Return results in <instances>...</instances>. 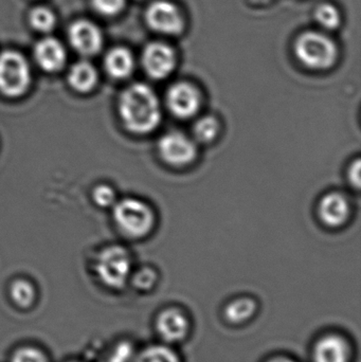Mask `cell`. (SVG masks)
<instances>
[{
	"instance_id": "obj_28",
	"label": "cell",
	"mask_w": 361,
	"mask_h": 362,
	"mask_svg": "<svg viewBox=\"0 0 361 362\" xmlns=\"http://www.w3.org/2000/svg\"><path fill=\"white\" fill-rule=\"evenodd\" d=\"M349 180L352 185L358 189L360 185V160L354 161L349 170Z\"/></svg>"
},
{
	"instance_id": "obj_15",
	"label": "cell",
	"mask_w": 361,
	"mask_h": 362,
	"mask_svg": "<svg viewBox=\"0 0 361 362\" xmlns=\"http://www.w3.org/2000/svg\"><path fill=\"white\" fill-rule=\"evenodd\" d=\"M68 81L72 88L78 93H88L97 84V70L88 62H78L70 69Z\"/></svg>"
},
{
	"instance_id": "obj_11",
	"label": "cell",
	"mask_w": 361,
	"mask_h": 362,
	"mask_svg": "<svg viewBox=\"0 0 361 362\" xmlns=\"http://www.w3.org/2000/svg\"><path fill=\"white\" fill-rule=\"evenodd\" d=\"M351 212L349 200L341 193H329L320 199L318 215L324 225L336 228L348 221Z\"/></svg>"
},
{
	"instance_id": "obj_17",
	"label": "cell",
	"mask_w": 361,
	"mask_h": 362,
	"mask_svg": "<svg viewBox=\"0 0 361 362\" xmlns=\"http://www.w3.org/2000/svg\"><path fill=\"white\" fill-rule=\"evenodd\" d=\"M256 302L250 298H239L230 302L225 310V317L233 325H241L249 320L256 314Z\"/></svg>"
},
{
	"instance_id": "obj_23",
	"label": "cell",
	"mask_w": 361,
	"mask_h": 362,
	"mask_svg": "<svg viewBox=\"0 0 361 362\" xmlns=\"http://www.w3.org/2000/svg\"><path fill=\"white\" fill-rule=\"evenodd\" d=\"M10 362H48V358L38 349L25 346L15 351Z\"/></svg>"
},
{
	"instance_id": "obj_21",
	"label": "cell",
	"mask_w": 361,
	"mask_h": 362,
	"mask_svg": "<svg viewBox=\"0 0 361 362\" xmlns=\"http://www.w3.org/2000/svg\"><path fill=\"white\" fill-rule=\"evenodd\" d=\"M30 21L38 31L48 32L54 27L55 17L48 8H36L31 12Z\"/></svg>"
},
{
	"instance_id": "obj_20",
	"label": "cell",
	"mask_w": 361,
	"mask_h": 362,
	"mask_svg": "<svg viewBox=\"0 0 361 362\" xmlns=\"http://www.w3.org/2000/svg\"><path fill=\"white\" fill-rule=\"evenodd\" d=\"M135 362H180L179 357L165 346H153L135 357Z\"/></svg>"
},
{
	"instance_id": "obj_8",
	"label": "cell",
	"mask_w": 361,
	"mask_h": 362,
	"mask_svg": "<svg viewBox=\"0 0 361 362\" xmlns=\"http://www.w3.org/2000/svg\"><path fill=\"white\" fill-rule=\"evenodd\" d=\"M146 21L155 31L170 35L180 33L184 29V19L177 6L163 0L148 6Z\"/></svg>"
},
{
	"instance_id": "obj_4",
	"label": "cell",
	"mask_w": 361,
	"mask_h": 362,
	"mask_svg": "<svg viewBox=\"0 0 361 362\" xmlns=\"http://www.w3.org/2000/svg\"><path fill=\"white\" fill-rule=\"evenodd\" d=\"M131 272V257L121 246H110L100 253L97 274L108 288L121 289L126 285Z\"/></svg>"
},
{
	"instance_id": "obj_27",
	"label": "cell",
	"mask_w": 361,
	"mask_h": 362,
	"mask_svg": "<svg viewBox=\"0 0 361 362\" xmlns=\"http://www.w3.org/2000/svg\"><path fill=\"white\" fill-rule=\"evenodd\" d=\"M135 357L133 346L129 342H122L110 354L108 362H131Z\"/></svg>"
},
{
	"instance_id": "obj_2",
	"label": "cell",
	"mask_w": 361,
	"mask_h": 362,
	"mask_svg": "<svg viewBox=\"0 0 361 362\" xmlns=\"http://www.w3.org/2000/svg\"><path fill=\"white\" fill-rule=\"evenodd\" d=\"M295 51L303 65L315 70L332 67L337 57L334 42L316 32H307L301 35L297 40Z\"/></svg>"
},
{
	"instance_id": "obj_1",
	"label": "cell",
	"mask_w": 361,
	"mask_h": 362,
	"mask_svg": "<svg viewBox=\"0 0 361 362\" xmlns=\"http://www.w3.org/2000/svg\"><path fill=\"white\" fill-rule=\"evenodd\" d=\"M119 112L123 124L131 133H152L161 122L158 97L148 85L136 83L123 91L119 101Z\"/></svg>"
},
{
	"instance_id": "obj_5",
	"label": "cell",
	"mask_w": 361,
	"mask_h": 362,
	"mask_svg": "<svg viewBox=\"0 0 361 362\" xmlns=\"http://www.w3.org/2000/svg\"><path fill=\"white\" fill-rule=\"evenodd\" d=\"M31 72L23 55L14 51L0 54V91L8 97H20L29 88Z\"/></svg>"
},
{
	"instance_id": "obj_3",
	"label": "cell",
	"mask_w": 361,
	"mask_h": 362,
	"mask_svg": "<svg viewBox=\"0 0 361 362\" xmlns=\"http://www.w3.org/2000/svg\"><path fill=\"white\" fill-rule=\"evenodd\" d=\"M114 217L118 227L131 238L146 235L154 226L152 209L136 198H125L117 202Z\"/></svg>"
},
{
	"instance_id": "obj_10",
	"label": "cell",
	"mask_w": 361,
	"mask_h": 362,
	"mask_svg": "<svg viewBox=\"0 0 361 362\" xmlns=\"http://www.w3.org/2000/svg\"><path fill=\"white\" fill-rule=\"evenodd\" d=\"M70 42L78 52L93 55L99 52L103 44L101 32L93 23L86 21H76L69 32Z\"/></svg>"
},
{
	"instance_id": "obj_7",
	"label": "cell",
	"mask_w": 361,
	"mask_h": 362,
	"mask_svg": "<svg viewBox=\"0 0 361 362\" xmlns=\"http://www.w3.org/2000/svg\"><path fill=\"white\" fill-rule=\"evenodd\" d=\"M201 104V93L189 83H176L167 90V108L177 118H192L199 112Z\"/></svg>"
},
{
	"instance_id": "obj_16",
	"label": "cell",
	"mask_w": 361,
	"mask_h": 362,
	"mask_svg": "<svg viewBox=\"0 0 361 362\" xmlns=\"http://www.w3.org/2000/svg\"><path fill=\"white\" fill-rule=\"evenodd\" d=\"M105 68L114 78H125L134 70V57L127 49H112L105 59Z\"/></svg>"
},
{
	"instance_id": "obj_18",
	"label": "cell",
	"mask_w": 361,
	"mask_h": 362,
	"mask_svg": "<svg viewBox=\"0 0 361 362\" xmlns=\"http://www.w3.org/2000/svg\"><path fill=\"white\" fill-rule=\"evenodd\" d=\"M11 298L20 308H29L35 301V288L25 280H17L11 286Z\"/></svg>"
},
{
	"instance_id": "obj_29",
	"label": "cell",
	"mask_w": 361,
	"mask_h": 362,
	"mask_svg": "<svg viewBox=\"0 0 361 362\" xmlns=\"http://www.w3.org/2000/svg\"><path fill=\"white\" fill-rule=\"evenodd\" d=\"M268 362H295L292 361V359L286 358V357H277V358L271 359V361Z\"/></svg>"
},
{
	"instance_id": "obj_13",
	"label": "cell",
	"mask_w": 361,
	"mask_h": 362,
	"mask_svg": "<svg viewBox=\"0 0 361 362\" xmlns=\"http://www.w3.org/2000/svg\"><path fill=\"white\" fill-rule=\"evenodd\" d=\"M350 346L341 336L321 338L314 349L315 362H349Z\"/></svg>"
},
{
	"instance_id": "obj_6",
	"label": "cell",
	"mask_w": 361,
	"mask_h": 362,
	"mask_svg": "<svg viewBox=\"0 0 361 362\" xmlns=\"http://www.w3.org/2000/svg\"><path fill=\"white\" fill-rule=\"evenodd\" d=\"M158 151L161 158L174 167L189 165L197 155L195 142L180 132L165 134L159 140Z\"/></svg>"
},
{
	"instance_id": "obj_26",
	"label": "cell",
	"mask_w": 361,
	"mask_h": 362,
	"mask_svg": "<svg viewBox=\"0 0 361 362\" xmlns=\"http://www.w3.org/2000/svg\"><path fill=\"white\" fill-rule=\"evenodd\" d=\"M93 199L97 206H110L114 204V199H116V193L108 185H99L93 191Z\"/></svg>"
},
{
	"instance_id": "obj_9",
	"label": "cell",
	"mask_w": 361,
	"mask_h": 362,
	"mask_svg": "<svg viewBox=\"0 0 361 362\" xmlns=\"http://www.w3.org/2000/svg\"><path fill=\"white\" fill-rule=\"evenodd\" d=\"M142 63L150 78L162 80L169 76L175 68V53L167 45L153 42L144 50Z\"/></svg>"
},
{
	"instance_id": "obj_25",
	"label": "cell",
	"mask_w": 361,
	"mask_h": 362,
	"mask_svg": "<svg viewBox=\"0 0 361 362\" xmlns=\"http://www.w3.org/2000/svg\"><path fill=\"white\" fill-rule=\"evenodd\" d=\"M124 4L125 0H93L95 10L108 16L118 14L122 10Z\"/></svg>"
},
{
	"instance_id": "obj_24",
	"label": "cell",
	"mask_w": 361,
	"mask_h": 362,
	"mask_svg": "<svg viewBox=\"0 0 361 362\" xmlns=\"http://www.w3.org/2000/svg\"><path fill=\"white\" fill-rule=\"evenodd\" d=\"M156 280V272L150 269V268H144V269L138 272L134 276V284L141 291H148L154 286Z\"/></svg>"
},
{
	"instance_id": "obj_14",
	"label": "cell",
	"mask_w": 361,
	"mask_h": 362,
	"mask_svg": "<svg viewBox=\"0 0 361 362\" xmlns=\"http://www.w3.org/2000/svg\"><path fill=\"white\" fill-rule=\"evenodd\" d=\"M36 62L48 72L59 71L66 62V52L59 40L54 38H45L36 45Z\"/></svg>"
},
{
	"instance_id": "obj_19",
	"label": "cell",
	"mask_w": 361,
	"mask_h": 362,
	"mask_svg": "<svg viewBox=\"0 0 361 362\" xmlns=\"http://www.w3.org/2000/svg\"><path fill=\"white\" fill-rule=\"evenodd\" d=\"M218 131H220L218 121L211 116L201 117L193 127L194 137L203 144L213 141L218 136Z\"/></svg>"
},
{
	"instance_id": "obj_12",
	"label": "cell",
	"mask_w": 361,
	"mask_h": 362,
	"mask_svg": "<svg viewBox=\"0 0 361 362\" xmlns=\"http://www.w3.org/2000/svg\"><path fill=\"white\" fill-rule=\"evenodd\" d=\"M156 327L165 341L179 342L188 335L190 323L182 310L169 308L159 315Z\"/></svg>"
},
{
	"instance_id": "obj_22",
	"label": "cell",
	"mask_w": 361,
	"mask_h": 362,
	"mask_svg": "<svg viewBox=\"0 0 361 362\" xmlns=\"http://www.w3.org/2000/svg\"><path fill=\"white\" fill-rule=\"evenodd\" d=\"M316 19L326 29H336L341 23L338 10L331 4H322L316 11Z\"/></svg>"
}]
</instances>
